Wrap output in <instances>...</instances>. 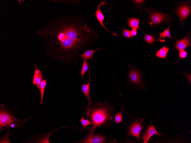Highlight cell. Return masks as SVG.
Here are the masks:
<instances>
[{
    "label": "cell",
    "mask_w": 191,
    "mask_h": 143,
    "mask_svg": "<svg viewBox=\"0 0 191 143\" xmlns=\"http://www.w3.org/2000/svg\"><path fill=\"white\" fill-rule=\"evenodd\" d=\"M102 48H97L94 50H87L81 55V60H91L93 57L94 53L97 50H102Z\"/></svg>",
    "instance_id": "9a60e30c"
},
{
    "label": "cell",
    "mask_w": 191,
    "mask_h": 143,
    "mask_svg": "<svg viewBox=\"0 0 191 143\" xmlns=\"http://www.w3.org/2000/svg\"><path fill=\"white\" fill-rule=\"evenodd\" d=\"M114 107L105 102H100L94 105L86 106L87 117L92 122V126L88 128V136L90 138L97 127L104 128L110 125L114 122L111 113Z\"/></svg>",
    "instance_id": "7a4b0ae2"
},
{
    "label": "cell",
    "mask_w": 191,
    "mask_h": 143,
    "mask_svg": "<svg viewBox=\"0 0 191 143\" xmlns=\"http://www.w3.org/2000/svg\"><path fill=\"white\" fill-rule=\"evenodd\" d=\"M43 72L39 70L37 67H35L33 83L36 85L39 90H40V84L43 79Z\"/></svg>",
    "instance_id": "4fadbf2b"
},
{
    "label": "cell",
    "mask_w": 191,
    "mask_h": 143,
    "mask_svg": "<svg viewBox=\"0 0 191 143\" xmlns=\"http://www.w3.org/2000/svg\"><path fill=\"white\" fill-rule=\"evenodd\" d=\"M105 3H107V2L105 1L104 2H102L98 5L96 10L95 13V16L102 26L104 29H106L107 31L110 32L114 35L118 36V35L116 33H113L108 29L105 27L103 23V21L104 20V16L101 12V10L100 8L102 5L105 4Z\"/></svg>",
    "instance_id": "9c48e42d"
},
{
    "label": "cell",
    "mask_w": 191,
    "mask_h": 143,
    "mask_svg": "<svg viewBox=\"0 0 191 143\" xmlns=\"http://www.w3.org/2000/svg\"><path fill=\"white\" fill-rule=\"evenodd\" d=\"M89 67V65L87 62V60H84L81 71V76L82 79H83V76L86 72L87 71Z\"/></svg>",
    "instance_id": "44dd1931"
},
{
    "label": "cell",
    "mask_w": 191,
    "mask_h": 143,
    "mask_svg": "<svg viewBox=\"0 0 191 143\" xmlns=\"http://www.w3.org/2000/svg\"><path fill=\"white\" fill-rule=\"evenodd\" d=\"M179 56L181 58H186L188 55L187 53L184 50H181L179 52Z\"/></svg>",
    "instance_id": "cb8c5ba5"
},
{
    "label": "cell",
    "mask_w": 191,
    "mask_h": 143,
    "mask_svg": "<svg viewBox=\"0 0 191 143\" xmlns=\"http://www.w3.org/2000/svg\"><path fill=\"white\" fill-rule=\"evenodd\" d=\"M122 101V106L120 111L118 113L115 114L114 119L115 121L118 124L120 122H122L123 121V114L124 111V106Z\"/></svg>",
    "instance_id": "e0dca14e"
},
{
    "label": "cell",
    "mask_w": 191,
    "mask_h": 143,
    "mask_svg": "<svg viewBox=\"0 0 191 143\" xmlns=\"http://www.w3.org/2000/svg\"><path fill=\"white\" fill-rule=\"evenodd\" d=\"M170 27V26L164 31L160 33V37L158 41H161L162 39H164L166 37H168L170 39L172 38L169 31Z\"/></svg>",
    "instance_id": "d6986e66"
},
{
    "label": "cell",
    "mask_w": 191,
    "mask_h": 143,
    "mask_svg": "<svg viewBox=\"0 0 191 143\" xmlns=\"http://www.w3.org/2000/svg\"><path fill=\"white\" fill-rule=\"evenodd\" d=\"M128 66L130 69L129 75L130 81L134 84L140 85L142 83V78L139 72L130 65Z\"/></svg>",
    "instance_id": "ba28073f"
},
{
    "label": "cell",
    "mask_w": 191,
    "mask_h": 143,
    "mask_svg": "<svg viewBox=\"0 0 191 143\" xmlns=\"http://www.w3.org/2000/svg\"><path fill=\"white\" fill-rule=\"evenodd\" d=\"M130 33L132 36H135L136 37L137 33V29H132L130 31Z\"/></svg>",
    "instance_id": "d4e9b609"
},
{
    "label": "cell",
    "mask_w": 191,
    "mask_h": 143,
    "mask_svg": "<svg viewBox=\"0 0 191 143\" xmlns=\"http://www.w3.org/2000/svg\"><path fill=\"white\" fill-rule=\"evenodd\" d=\"M190 31L188 34L183 39L177 41L176 44V48L179 51L183 50L186 47L190 45Z\"/></svg>",
    "instance_id": "30bf717a"
},
{
    "label": "cell",
    "mask_w": 191,
    "mask_h": 143,
    "mask_svg": "<svg viewBox=\"0 0 191 143\" xmlns=\"http://www.w3.org/2000/svg\"><path fill=\"white\" fill-rule=\"evenodd\" d=\"M155 134H157L159 136L163 135L158 131L150 121L149 125L147 129L142 134L141 137L143 140V143H148L150 138Z\"/></svg>",
    "instance_id": "8992f818"
},
{
    "label": "cell",
    "mask_w": 191,
    "mask_h": 143,
    "mask_svg": "<svg viewBox=\"0 0 191 143\" xmlns=\"http://www.w3.org/2000/svg\"><path fill=\"white\" fill-rule=\"evenodd\" d=\"M122 35L124 37L128 38H133L134 36H132L130 33V31L127 29L126 27H124L122 28Z\"/></svg>",
    "instance_id": "7402d4cb"
},
{
    "label": "cell",
    "mask_w": 191,
    "mask_h": 143,
    "mask_svg": "<svg viewBox=\"0 0 191 143\" xmlns=\"http://www.w3.org/2000/svg\"><path fill=\"white\" fill-rule=\"evenodd\" d=\"M14 117L8 113L6 111L1 109L0 112V129L4 127L10 126V125L14 123L15 120Z\"/></svg>",
    "instance_id": "5b68a950"
},
{
    "label": "cell",
    "mask_w": 191,
    "mask_h": 143,
    "mask_svg": "<svg viewBox=\"0 0 191 143\" xmlns=\"http://www.w3.org/2000/svg\"><path fill=\"white\" fill-rule=\"evenodd\" d=\"M89 80L87 84H84L83 82L81 86V91L82 92L88 100V105H90L92 104L90 96V84L91 80L90 67H89Z\"/></svg>",
    "instance_id": "8fae6325"
},
{
    "label": "cell",
    "mask_w": 191,
    "mask_h": 143,
    "mask_svg": "<svg viewBox=\"0 0 191 143\" xmlns=\"http://www.w3.org/2000/svg\"><path fill=\"white\" fill-rule=\"evenodd\" d=\"M47 80V79L45 80L43 79L40 84V91L41 92L40 104H42L43 101L44 92Z\"/></svg>",
    "instance_id": "ac0fdd59"
},
{
    "label": "cell",
    "mask_w": 191,
    "mask_h": 143,
    "mask_svg": "<svg viewBox=\"0 0 191 143\" xmlns=\"http://www.w3.org/2000/svg\"><path fill=\"white\" fill-rule=\"evenodd\" d=\"M177 14L180 21L182 23L184 22L190 15L191 9L188 3H184L179 6L177 9Z\"/></svg>",
    "instance_id": "52a82bcc"
},
{
    "label": "cell",
    "mask_w": 191,
    "mask_h": 143,
    "mask_svg": "<svg viewBox=\"0 0 191 143\" xmlns=\"http://www.w3.org/2000/svg\"><path fill=\"white\" fill-rule=\"evenodd\" d=\"M141 20L135 18H127V22L128 25L132 29H140L139 26V23Z\"/></svg>",
    "instance_id": "5bb4252c"
},
{
    "label": "cell",
    "mask_w": 191,
    "mask_h": 143,
    "mask_svg": "<svg viewBox=\"0 0 191 143\" xmlns=\"http://www.w3.org/2000/svg\"><path fill=\"white\" fill-rule=\"evenodd\" d=\"M83 114L82 115L81 119L80 120L83 128V131L86 129V127L92 124V122L89 121L87 118V119H85L83 118Z\"/></svg>",
    "instance_id": "ffe728a7"
},
{
    "label": "cell",
    "mask_w": 191,
    "mask_h": 143,
    "mask_svg": "<svg viewBox=\"0 0 191 143\" xmlns=\"http://www.w3.org/2000/svg\"><path fill=\"white\" fill-rule=\"evenodd\" d=\"M169 49V47H166L165 46H164L158 51L155 55L158 57L167 59L166 56Z\"/></svg>",
    "instance_id": "2e32d148"
},
{
    "label": "cell",
    "mask_w": 191,
    "mask_h": 143,
    "mask_svg": "<svg viewBox=\"0 0 191 143\" xmlns=\"http://www.w3.org/2000/svg\"><path fill=\"white\" fill-rule=\"evenodd\" d=\"M106 138L99 134L92 135L89 138H85L82 143H105Z\"/></svg>",
    "instance_id": "7c38bea8"
},
{
    "label": "cell",
    "mask_w": 191,
    "mask_h": 143,
    "mask_svg": "<svg viewBox=\"0 0 191 143\" xmlns=\"http://www.w3.org/2000/svg\"><path fill=\"white\" fill-rule=\"evenodd\" d=\"M144 39L145 41L149 44L152 43L155 41V38L153 36L146 34Z\"/></svg>",
    "instance_id": "603a6c76"
},
{
    "label": "cell",
    "mask_w": 191,
    "mask_h": 143,
    "mask_svg": "<svg viewBox=\"0 0 191 143\" xmlns=\"http://www.w3.org/2000/svg\"><path fill=\"white\" fill-rule=\"evenodd\" d=\"M146 118L136 119L130 124L128 128L127 137L134 136L139 140H141L140 136L144 128L143 121Z\"/></svg>",
    "instance_id": "277c9868"
},
{
    "label": "cell",
    "mask_w": 191,
    "mask_h": 143,
    "mask_svg": "<svg viewBox=\"0 0 191 143\" xmlns=\"http://www.w3.org/2000/svg\"><path fill=\"white\" fill-rule=\"evenodd\" d=\"M38 35L58 47L62 59L75 65L82 52L96 44L99 35L86 18L77 15L57 18L37 32Z\"/></svg>",
    "instance_id": "6da1fadb"
},
{
    "label": "cell",
    "mask_w": 191,
    "mask_h": 143,
    "mask_svg": "<svg viewBox=\"0 0 191 143\" xmlns=\"http://www.w3.org/2000/svg\"><path fill=\"white\" fill-rule=\"evenodd\" d=\"M146 10L148 15V23L151 26L166 23L170 20L166 14L148 9Z\"/></svg>",
    "instance_id": "3957f363"
}]
</instances>
